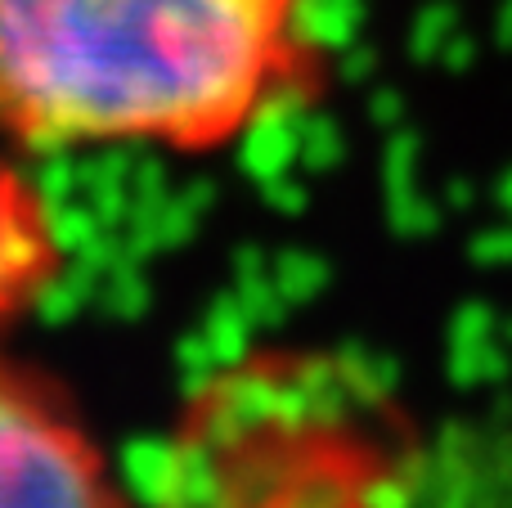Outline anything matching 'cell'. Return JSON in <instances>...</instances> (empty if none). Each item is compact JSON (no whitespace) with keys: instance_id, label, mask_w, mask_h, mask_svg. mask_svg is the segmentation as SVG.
Masks as SVG:
<instances>
[{"instance_id":"cell-1","label":"cell","mask_w":512,"mask_h":508,"mask_svg":"<svg viewBox=\"0 0 512 508\" xmlns=\"http://www.w3.org/2000/svg\"><path fill=\"white\" fill-rule=\"evenodd\" d=\"M315 0H0V144L203 158L315 104Z\"/></svg>"},{"instance_id":"cell-2","label":"cell","mask_w":512,"mask_h":508,"mask_svg":"<svg viewBox=\"0 0 512 508\" xmlns=\"http://www.w3.org/2000/svg\"><path fill=\"white\" fill-rule=\"evenodd\" d=\"M0 508H131L90 419L50 374L0 351Z\"/></svg>"},{"instance_id":"cell-3","label":"cell","mask_w":512,"mask_h":508,"mask_svg":"<svg viewBox=\"0 0 512 508\" xmlns=\"http://www.w3.org/2000/svg\"><path fill=\"white\" fill-rule=\"evenodd\" d=\"M59 216L45 189L27 176L9 144H0V338L14 333L63 279Z\"/></svg>"}]
</instances>
